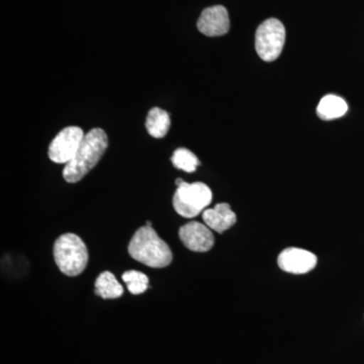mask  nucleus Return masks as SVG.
I'll list each match as a JSON object with an SVG mask.
<instances>
[{"mask_svg":"<svg viewBox=\"0 0 364 364\" xmlns=\"http://www.w3.org/2000/svg\"><path fill=\"white\" fill-rule=\"evenodd\" d=\"M53 252L60 272L67 277H77L87 267V248L77 235H61L55 242Z\"/></svg>","mask_w":364,"mask_h":364,"instance_id":"obj_3","label":"nucleus"},{"mask_svg":"<svg viewBox=\"0 0 364 364\" xmlns=\"http://www.w3.org/2000/svg\"><path fill=\"white\" fill-rule=\"evenodd\" d=\"M107 146L109 139L102 129L95 128L88 132L75 157L64 167V179L69 183L80 181L100 162Z\"/></svg>","mask_w":364,"mask_h":364,"instance_id":"obj_1","label":"nucleus"},{"mask_svg":"<svg viewBox=\"0 0 364 364\" xmlns=\"http://www.w3.org/2000/svg\"><path fill=\"white\" fill-rule=\"evenodd\" d=\"M348 111V105L346 102L337 95H326L318 102L317 107V114L320 119L324 121H331V119H339L343 117Z\"/></svg>","mask_w":364,"mask_h":364,"instance_id":"obj_11","label":"nucleus"},{"mask_svg":"<svg viewBox=\"0 0 364 364\" xmlns=\"http://www.w3.org/2000/svg\"><path fill=\"white\" fill-rule=\"evenodd\" d=\"M179 238L183 245L193 252H207L215 244V237L207 225L189 222L179 229Z\"/></svg>","mask_w":364,"mask_h":364,"instance_id":"obj_7","label":"nucleus"},{"mask_svg":"<svg viewBox=\"0 0 364 364\" xmlns=\"http://www.w3.org/2000/svg\"><path fill=\"white\" fill-rule=\"evenodd\" d=\"M82 129L79 127H67L50 144L49 155L53 162L67 164L75 157L76 153L85 138Z\"/></svg>","mask_w":364,"mask_h":364,"instance_id":"obj_6","label":"nucleus"},{"mask_svg":"<svg viewBox=\"0 0 364 364\" xmlns=\"http://www.w3.org/2000/svg\"><path fill=\"white\" fill-rule=\"evenodd\" d=\"M129 254L138 262L152 268L168 267L171 263V250L152 227H141L129 244Z\"/></svg>","mask_w":364,"mask_h":364,"instance_id":"obj_2","label":"nucleus"},{"mask_svg":"<svg viewBox=\"0 0 364 364\" xmlns=\"http://www.w3.org/2000/svg\"><path fill=\"white\" fill-rule=\"evenodd\" d=\"M286 43V28L277 18L263 21L255 35V48L263 61L272 62L282 54Z\"/></svg>","mask_w":364,"mask_h":364,"instance_id":"obj_5","label":"nucleus"},{"mask_svg":"<svg viewBox=\"0 0 364 364\" xmlns=\"http://www.w3.org/2000/svg\"><path fill=\"white\" fill-rule=\"evenodd\" d=\"M171 161L177 169L183 170L188 173L195 172L198 165L200 164L198 158L191 150L186 149V148H179L174 151Z\"/></svg>","mask_w":364,"mask_h":364,"instance_id":"obj_14","label":"nucleus"},{"mask_svg":"<svg viewBox=\"0 0 364 364\" xmlns=\"http://www.w3.org/2000/svg\"><path fill=\"white\" fill-rule=\"evenodd\" d=\"M213 193L203 182L188 183L183 181L173 196V208L181 217L195 218L212 202Z\"/></svg>","mask_w":364,"mask_h":364,"instance_id":"obj_4","label":"nucleus"},{"mask_svg":"<svg viewBox=\"0 0 364 364\" xmlns=\"http://www.w3.org/2000/svg\"><path fill=\"white\" fill-rule=\"evenodd\" d=\"M277 262L284 272L305 274L312 272L317 265V256L305 249L287 248L279 254Z\"/></svg>","mask_w":364,"mask_h":364,"instance_id":"obj_8","label":"nucleus"},{"mask_svg":"<svg viewBox=\"0 0 364 364\" xmlns=\"http://www.w3.org/2000/svg\"><path fill=\"white\" fill-rule=\"evenodd\" d=\"M123 280L132 294L145 293L149 287V279L147 275L136 270H129L123 274Z\"/></svg>","mask_w":364,"mask_h":364,"instance_id":"obj_15","label":"nucleus"},{"mask_svg":"<svg viewBox=\"0 0 364 364\" xmlns=\"http://www.w3.org/2000/svg\"><path fill=\"white\" fill-rule=\"evenodd\" d=\"M95 293L105 299H117L123 296L124 289L112 272H105L95 280Z\"/></svg>","mask_w":364,"mask_h":364,"instance_id":"obj_13","label":"nucleus"},{"mask_svg":"<svg viewBox=\"0 0 364 364\" xmlns=\"http://www.w3.org/2000/svg\"><path fill=\"white\" fill-rule=\"evenodd\" d=\"M203 220L210 230L224 233L236 223L237 217L229 203H222L203 210Z\"/></svg>","mask_w":364,"mask_h":364,"instance_id":"obj_10","label":"nucleus"},{"mask_svg":"<svg viewBox=\"0 0 364 364\" xmlns=\"http://www.w3.org/2000/svg\"><path fill=\"white\" fill-rule=\"evenodd\" d=\"M198 28L208 37L226 35L230 30L229 14L226 7L215 6L205 9L198 18Z\"/></svg>","mask_w":364,"mask_h":364,"instance_id":"obj_9","label":"nucleus"},{"mask_svg":"<svg viewBox=\"0 0 364 364\" xmlns=\"http://www.w3.org/2000/svg\"><path fill=\"white\" fill-rule=\"evenodd\" d=\"M146 129L153 138L160 139L167 135L170 128L168 112L160 107H153L146 119Z\"/></svg>","mask_w":364,"mask_h":364,"instance_id":"obj_12","label":"nucleus"},{"mask_svg":"<svg viewBox=\"0 0 364 364\" xmlns=\"http://www.w3.org/2000/svg\"><path fill=\"white\" fill-rule=\"evenodd\" d=\"M146 226L152 227V223L148 221L147 223H146Z\"/></svg>","mask_w":364,"mask_h":364,"instance_id":"obj_16","label":"nucleus"}]
</instances>
